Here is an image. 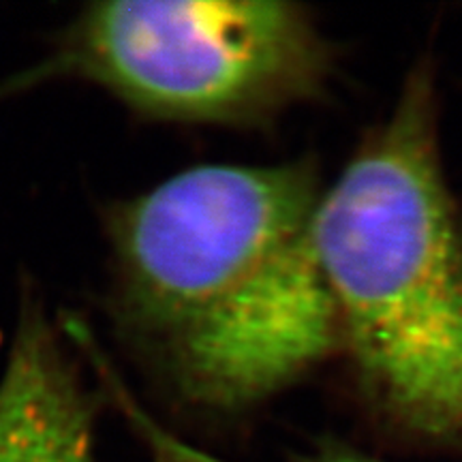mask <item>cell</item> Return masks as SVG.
I'll return each mask as SVG.
<instances>
[{"label": "cell", "instance_id": "cell-4", "mask_svg": "<svg viewBox=\"0 0 462 462\" xmlns=\"http://www.w3.org/2000/svg\"><path fill=\"white\" fill-rule=\"evenodd\" d=\"M95 420L58 328L26 300L0 371V462H99Z\"/></svg>", "mask_w": 462, "mask_h": 462}, {"label": "cell", "instance_id": "cell-5", "mask_svg": "<svg viewBox=\"0 0 462 462\" xmlns=\"http://www.w3.org/2000/svg\"><path fill=\"white\" fill-rule=\"evenodd\" d=\"M109 392H112L120 409L129 418V424L137 430V435L146 443L150 462H227L217 456L201 452V449L189 446L180 437L167 432L163 426L157 424L143 409L129 396V390L120 383V379L109 381ZM300 462H381L368 456L351 452L345 448H323L319 452L309 456Z\"/></svg>", "mask_w": 462, "mask_h": 462}, {"label": "cell", "instance_id": "cell-3", "mask_svg": "<svg viewBox=\"0 0 462 462\" xmlns=\"http://www.w3.org/2000/svg\"><path fill=\"white\" fill-rule=\"evenodd\" d=\"M328 69V45L300 5L114 0L88 5L0 92L79 79L150 118L248 123L313 97Z\"/></svg>", "mask_w": 462, "mask_h": 462}, {"label": "cell", "instance_id": "cell-2", "mask_svg": "<svg viewBox=\"0 0 462 462\" xmlns=\"http://www.w3.org/2000/svg\"><path fill=\"white\" fill-rule=\"evenodd\" d=\"M315 245L374 420L462 454V225L443 176L429 69L321 193Z\"/></svg>", "mask_w": 462, "mask_h": 462}, {"label": "cell", "instance_id": "cell-1", "mask_svg": "<svg viewBox=\"0 0 462 462\" xmlns=\"http://www.w3.org/2000/svg\"><path fill=\"white\" fill-rule=\"evenodd\" d=\"M306 163L199 165L107 217L112 315L193 407L245 411L340 351Z\"/></svg>", "mask_w": 462, "mask_h": 462}]
</instances>
